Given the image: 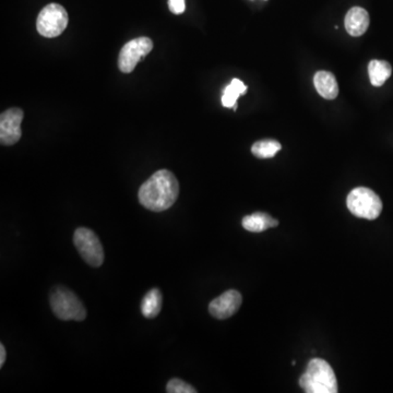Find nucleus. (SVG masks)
Returning a JSON list of instances; mask_svg holds the SVG:
<instances>
[{"label": "nucleus", "mask_w": 393, "mask_h": 393, "mask_svg": "<svg viewBox=\"0 0 393 393\" xmlns=\"http://www.w3.org/2000/svg\"><path fill=\"white\" fill-rule=\"evenodd\" d=\"M179 195V183L169 169H160L152 175L139 189V203L153 212L169 209Z\"/></svg>", "instance_id": "f257e3e1"}, {"label": "nucleus", "mask_w": 393, "mask_h": 393, "mask_svg": "<svg viewBox=\"0 0 393 393\" xmlns=\"http://www.w3.org/2000/svg\"><path fill=\"white\" fill-rule=\"evenodd\" d=\"M300 388L307 393H336L338 380L331 365L322 358H312L300 378Z\"/></svg>", "instance_id": "f03ea898"}, {"label": "nucleus", "mask_w": 393, "mask_h": 393, "mask_svg": "<svg viewBox=\"0 0 393 393\" xmlns=\"http://www.w3.org/2000/svg\"><path fill=\"white\" fill-rule=\"evenodd\" d=\"M50 307L56 317L64 321L74 320L84 321L86 318V309L81 300L64 286H56L50 294Z\"/></svg>", "instance_id": "7ed1b4c3"}, {"label": "nucleus", "mask_w": 393, "mask_h": 393, "mask_svg": "<svg viewBox=\"0 0 393 393\" xmlns=\"http://www.w3.org/2000/svg\"><path fill=\"white\" fill-rule=\"evenodd\" d=\"M346 205L353 215L362 219L376 220L382 211V201L372 189L358 187L353 189L346 199Z\"/></svg>", "instance_id": "20e7f679"}, {"label": "nucleus", "mask_w": 393, "mask_h": 393, "mask_svg": "<svg viewBox=\"0 0 393 393\" xmlns=\"http://www.w3.org/2000/svg\"><path fill=\"white\" fill-rule=\"evenodd\" d=\"M74 244L82 259L91 267H101L104 262V249L98 235L92 229L79 227L74 235Z\"/></svg>", "instance_id": "39448f33"}, {"label": "nucleus", "mask_w": 393, "mask_h": 393, "mask_svg": "<svg viewBox=\"0 0 393 393\" xmlns=\"http://www.w3.org/2000/svg\"><path fill=\"white\" fill-rule=\"evenodd\" d=\"M67 11L58 4H50L42 9L36 20V29L44 38H57L68 25Z\"/></svg>", "instance_id": "423d86ee"}, {"label": "nucleus", "mask_w": 393, "mask_h": 393, "mask_svg": "<svg viewBox=\"0 0 393 393\" xmlns=\"http://www.w3.org/2000/svg\"><path fill=\"white\" fill-rule=\"evenodd\" d=\"M153 50V42L151 38H142L131 40L123 46L118 58V67L124 74H130L136 68L137 64L146 57Z\"/></svg>", "instance_id": "0eeeda50"}, {"label": "nucleus", "mask_w": 393, "mask_h": 393, "mask_svg": "<svg viewBox=\"0 0 393 393\" xmlns=\"http://www.w3.org/2000/svg\"><path fill=\"white\" fill-rule=\"evenodd\" d=\"M23 110L12 108L0 116V142L3 146H13L22 136L21 123Z\"/></svg>", "instance_id": "6e6552de"}, {"label": "nucleus", "mask_w": 393, "mask_h": 393, "mask_svg": "<svg viewBox=\"0 0 393 393\" xmlns=\"http://www.w3.org/2000/svg\"><path fill=\"white\" fill-rule=\"evenodd\" d=\"M241 303H243L241 294L235 290H229L210 303L209 312L217 319H227L239 312Z\"/></svg>", "instance_id": "1a4fd4ad"}, {"label": "nucleus", "mask_w": 393, "mask_h": 393, "mask_svg": "<svg viewBox=\"0 0 393 393\" xmlns=\"http://www.w3.org/2000/svg\"><path fill=\"white\" fill-rule=\"evenodd\" d=\"M370 22V15L366 10L360 7L352 8L346 16V31L352 36L363 35L368 29Z\"/></svg>", "instance_id": "9d476101"}, {"label": "nucleus", "mask_w": 393, "mask_h": 393, "mask_svg": "<svg viewBox=\"0 0 393 393\" xmlns=\"http://www.w3.org/2000/svg\"><path fill=\"white\" fill-rule=\"evenodd\" d=\"M314 88L322 98L334 100L338 94V82L336 76L328 72H319L314 76Z\"/></svg>", "instance_id": "9b49d317"}, {"label": "nucleus", "mask_w": 393, "mask_h": 393, "mask_svg": "<svg viewBox=\"0 0 393 393\" xmlns=\"http://www.w3.org/2000/svg\"><path fill=\"white\" fill-rule=\"evenodd\" d=\"M244 229L253 233H261L279 225V221L273 219L271 215L263 212H256L253 215H247L241 221Z\"/></svg>", "instance_id": "f8f14e48"}, {"label": "nucleus", "mask_w": 393, "mask_h": 393, "mask_svg": "<svg viewBox=\"0 0 393 393\" xmlns=\"http://www.w3.org/2000/svg\"><path fill=\"white\" fill-rule=\"evenodd\" d=\"M163 296L159 288H152L143 297L141 312L148 319H153L162 309Z\"/></svg>", "instance_id": "ddd939ff"}, {"label": "nucleus", "mask_w": 393, "mask_h": 393, "mask_svg": "<svg viewBox=\"0 0 393 393\" xmlns=\"http://www.w3.org/2000/svg\"><path fill=\"white\" fill-rule=\"evenodd\" d=\"M368 74L372 86H382L390 78L392 68L385 60H372L368 64Z\"/></svg>", "instance_id": "4468645a"}, {"label": "nucleus", "mask_w": 393, "mask_h": 393, "mask_svg": "<svg viewBox=\"0 0 393 393\" xmlns=\"http://www.w3.org/2000/svg\"><path fill=\"white\" fill-rule=\"evenodd\" d=\"M246 91H247V86L243 84V81L239 79H233L229 86L225 88L224 93L222 96V104L224 105L225 108H234V110H236L237 98L245 94Z\"/></svg>", "instance_id": "2eb2a0df"}, {"label": "nucleus", "mask_w": 393, "mask_h": 393, "mask_svg": "<svg viewBox=\"0 0 393 393\" xmlns=\"http://www.w3.org/2000/svg\"><path fill=\"white\" fill-rule=\"evenodd\" d=\"M281 150V144L275 140L258 141L251 148V152L259 159H270Z\"/></svg>", "instance_id": "dca6fc26"}, {"label": "nucleus", "mask_w": 393, "mask_h": 393, "mask_svg": "<svg viewBox=\"0 0 393 393\" xmlns=\"http://www.w3.org/2000/svg\"><path fill=\"white\" fill-rule=\"evenodd\" d=\"M166 392L169 393H195L197 390L190 385L183 382L181 379H172L166 386Z\"/></svg>", "instance_id": "f3484780"}, {"label": "nucleus", "mask_w": 393, "mask_h": 393, "mask_svg": "<svg viewBox=\"0 0 393 393\" xmlns=\"http://www.w3.org/2000/svg\"><path fill=\"white\" fill-rule=\"evenodd\" d=\"M169 7L174 15H181L186 9V3L185 0H169Z\"/></svg>", "instance_id": "a211bd4d"}, {"label": "nucleus", "mask_w": 393, "mask_h": 393, "mask_svg": "<svg viewBox=\"0 0 393 393\" xmlns=\"http://www.w3.org/2000/svg\"><path fill=\"white\" fill-rule=\"evenodd\" d=\"M7 358V353H6L5 346L3 343L0 344V367H3Z\"/></svg>", "instance_id": "6ab92c4d"}]
</instances>
